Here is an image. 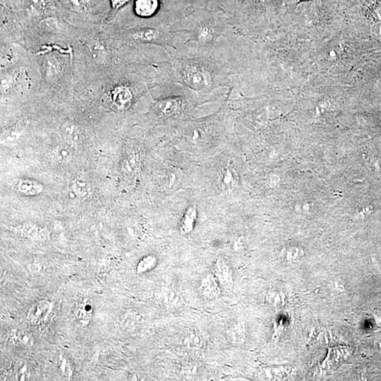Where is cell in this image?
<instances>
[{"instance_id":"1","label":"cell","mask_w":381,"mask_h":381,"mask_svg":"<svg viewBox=\"0 0 381 381\" xmlns=\"http://www.w3.org/2000/svg\"><path fill=\"white\" fill-rule=\"evenodd\" d=\"M225 72L211 57L176 59L172 62V82L197 91H209L227 82Z\"/></svg>"},{"instance_id":"2","label":"cell","mask_w":381,"mask_h":381,"mask_svg":"<svg viewBox=\"0 0 381 381\" xmlns=\"http://www.w3.org/2000/svg\"><path fill=\"white\" fill-rule=\"evenodd\" d=\"M190 19L189 27L180 31H186L189 37L188 42H196L199 48L205 51L211 50L219 37L224 36L227 31L224 22L209 13L194 14Z\"/></svg>"},{"instance_id":"3","label":"cell","mask_w":381,"mask_h":381,"mask_svg":"<svg viewBox=\"0 0 381 381\" xmlns=\"http://www.w3.org/2000/svg\"><path fill=\"white\" fill-rule=\"evenodd\" d=\"M130 37L136 42H155L169 47H175L174 32L171 34L170 31H160L152 28H144L132 31Z\"/></svg>"},{"instance_id":"4","label":"cell","mask_w":381,"mask_h":381,"mask_svg":"<svg viewBox=\"0 0 381 381\" xmlns=\"http://www.w3.org/2000/svg\"><path fill=\"white\" fill-rule=\"evenodd\" d=\"M185 99L181 97H169L156 103L155 110L160 117L170 118L180 115L183 110Z\"/></svg>"},{"instance_id":"5","label":"cell","mask_w":381,"mask_h":381,"mask_svg":"<svg viewBox=\"0 0 381 381\" xmlns=\"http://www.w3.org/2000/svg\"><path fill=\"white\" fill-rule=\"evenodd\" d=\"M221 287L214 273L209 272L200 281L199 291L201 295L208 300L218 299L221 295Z\"/></svg>"},{"instance_id":"6","label":"cell","mask_w":381,"mask_h":381,"mask_svg":"<svg viewBox=\"0 0 381 381\" xmlns=\"http://www.w3.org/2000/svg\"><path fill=\"white\" fill-rule=\"evenodd\" d=\"M213 273L218 280L221 288H223L226 291H230L233 289V271L223 258H218L217 259Z\"/></svg>"},{"instance_id":"7","label":"cell","mask_w":381,"mask_h":381,"mask_svg":"<svg viewBox=\"0 0 381 381\" xmlns=\"http://www.w3.org/2000/svg\"><path fill=\"white\" fill-rule=\"evenodd\" d=\"M93 314V307L86 298L79 299L73 309V318L79 325L86 327L91 323Z\"/></svg>"},{"instance_id":"8","label":"cell","mask_w":381,"mask_h":381,"mask_svg":"<svg viewBox=\"0 0 381 381\" xmlns=\"http://www.w3.org/2000/svg\"><path fill=\"white\" fill-rule=\"evenodd\" d=\"M53 308V303L42 300L31 306L27 313V319L33 325H38L45 321Z\"/></svg>"},{"instance_id":"9","label":"cell","mask_w":381,"mask_h":381,"mask_svg":"<svg viewBox=\"0 0 381 381\" xmlns=\"http://www.w3.org/2000/svg\"><path fill=\"white\" fill-rule=\"evenodd\" d=\"M238 182L236 170L231 163H227L220 169L219 185L222 190L231 191L236 187Z\"/></svg>"},{"instance_id":"10","label":"cell","mask_w":381,"mask_h":381,"mask_svg":"<svg viewBox=\"0 0 381 381\" xmlns=\"http://www.w3.org/2000/svg\"><path fill=\"white\" fill-rule=\"evenodd\" d=\"M348 349L345 347H336L329 349L328 354L323 364V368L325 370L336 369L347 357Z\"/></svg>"},{"instance_id":"11","label":"cell","mask_w":381,"mask_h":381,"mask_svg":"<svg viewBox=\"0 0 381 381\" xmlns=\"http://www.w3.org/2000/svg\"><path fill=\"white\" fill-rule=\"evenodd\" d=\"M62 135L69 145L77 146L82 141V134L77 125L71 121H65L61 126Z\"/></svg>"},{"instance_id":"12","label":"cell","mask_w":381,"mask_h":381,"mask_svg":"<svg viewBox=\"0 0 381 381\" xmlns=\"http://www.w3.org/2000/svg\"><path fill=\"white\" fill-rule=\"evenodd\" d=\"M133 99V94L130 88L120 86L116 88L112 95V100L115 106L120 110H126Z\"/></svg>"},{"instance_id":"13","label":"cell","mask_w":381,"mask_h":381,"mask_svg":"<svg viewBox=\"0 0 381 381\" xmlns=\"http://www.w3.org/2000/svg\"><path fill=\"white\" fill-rule=\"evenodd\" d=\"M196 218V206H190L184 214L180 223V231L182 235H189L194 230Z\"/></svg>"},{"instance_id":"14","label":"cell","mask_w":381,"mask_h":381,"mask_svg":"<svg viewBox=\"0 0 381 381\" xmlns=\"http://www.w3.org/2000/svg\"><path fill=\"white\" fill-rule=\"evenodd\" d=\"M17 189L25 196H34L40 194L43 190V186L40 182L33 180H22L18 182Z\"/></svg>"},{"instance_id":"15","label":"cell","mask_w":381,"mask_h":381,"mask_svg":"<svg viewBox=\"0 0 381 381\" xmlns=\"http://www.w3.org/2000/svg\"><path fill=\"white\" fill-rule=\"evenodd\" d=\"M158 7V0H136V12L138 15L148 17L156 12Z\"/></svg>"},{"instance_id":"16","label":"cell","mask_w":381,"mask_h":381,"mask_svg":"<svg viewBox=\"0 0 381 381\" xmlns=\"http://www.w3.org/2000/svg\"><path fill=\"white\" fill-rule=\"evenodd\" d=\"M284 292L278 290H269L265 294V301L267 304L275 309H281L284 307L286 301Z\"/></svg>"},{"instance_id":"17","label":"cell","mask_w":381,"mask_h":381,"mask_svg":"<svg viewBox=\"0 0 381 381\" xmlns=\"http://www.w3.org/2000/svg\"><path fill=\"white\" fill-rule=\"evenodd\" d=\"M227 340L233 344H242L245 340V331L242 323L233 324L226 332Z\"/></svg>"},{"instance_id":"18","label":"cell","mask_w":381,"mask_h":381,"mask_svg":"<svg viewBox=\"0 0 381 381\" xmlns=\"http://www.w3.org/2000/svg\"><path fill=\"white\" fill-rule=\"evenodd\" d=\"M204 345H205V342H204L203 337L196 331L191 333L184 340V346L190 350L201 349Z\"/></svg>"},{"instance_id":"19","label":"cell","mask_w":381,"mask_h":381,"mask_svg":"<svg viewBox=\"0 0 381 381\" xmlns=\"http://www.w3.org/2000/svg\"><path fill=\"white\" fill-rule=\"evenodd\" d=\"M53 158L59 163H69L73 157L72 152L67 147L58 146L53 151Z\"/></svg>"},{"instance_id":"20","label":"cell","mask_w":381,"mask_h":381,"mask_svg":"<svg viewBox=\"0 0 381 381\" xmlns=\"http://www.w3.org/2000/svg\"><path fill=\"white\" fill-rule=\"evenodd\" d=\"M285 371L282 368L263 369L259 373V377L263 380H280L284 375Z\"/></svg>"},{"instance_id":"21","label":"cell","mask_w":381,"mask_h":381,"mask_svg":"<svg viewBox=\"0 0 381 381\" xmlns=\"http://www.w3.org/2000/svg\"><path fill=\"white\" fill-rule=\"evenodd\" d=\"M157 259L154 255H148L143 258L138 264L137 272L139 273H144L154 269L157 265Z\"/></svg>"},{"instance_id":"22","label":"cell","mask_w":381,"mask_h":381,"mask_svg":"<svg viewBox=\"0 0 381 381\" xmlns=\"http://www.w3.org/2000/svg\"><path fill=\"white\" fill-rule=\"evenodd\" d=\"M73 190L77 196L82 198H87L90 193V186L84 180L78 179L76 180L73 185Z\"/></svg>"},{"instance_id":"23","label":"cell","mask_w":381,"mask_h":381,"mask_svg":"<svg viewBox=\"0 0 381 381\" xmlns=\"http://www.w3.org/2000/svg\"><path fill=\"white\" fill-rule=\"evenodd\" d=\"M13 340H15L16 344H20L23 347H30L32 345L33 339L31 335L26 331H19L14 333Z\"/></svg>"},{"instance_id":"24","label":"cell","mask_w":381,"mask_h":381,"mask_svg":"<svg viewBox=\"0 0 381 381\" xmlns=\"http://www.w3.org/2000/svg\"><path fill=\"white\" fill-rule=\"evenodd\" d=\"M64 3L76 12H84L87 9V0H64Z\"/></svg>"},{"instance_id":"25","label":"cell","mask_w":381,"mask_h":381,"mask_svg":"<svg viewBox=\"0 0 381 381\" xmlns=\"http://www.w3.org/2000/svg\"><path fill=\"white\" fill-rule=\"evenodd\" d=\"M29 367L27 364L19 363L16 366L15 377L17 380H26L29 378Z\"/></svg>"},{"instance_id":"26","label":"cell","mask_w":381,"mask_h":381,"mask_svg":"<svg viewBox=\"0 0 381 381\" xmlns=\"http://www.w3.org/2000/svg\"><path fill=\"white\" fill-rule=\"evenodd\" d=\"M168 186L169 187L174 189L180 184L181 180V173L177 169H172V171L168 174Z\"/></svg>"},{"instance_id":"27","label":"cell","mask_w":381,"mask_h":381,"mask_svg":"<svg viewBox=\"0 0 381 381\" xmlns=\"http://www.w3.org/2000/svg\"><path fill=\"white\" fill-rule=\"evenodd\" d=\"M128 0H112V3L114 7H119L122 6Z\"/></svg>"}]
</instances>
